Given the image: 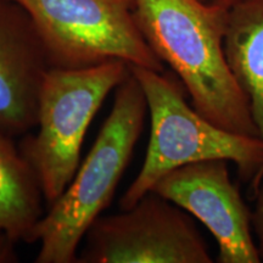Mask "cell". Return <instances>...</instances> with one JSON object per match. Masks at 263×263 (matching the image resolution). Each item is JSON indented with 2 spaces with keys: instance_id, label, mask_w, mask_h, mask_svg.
<instances>
[{
  "instance_id": "obj_3",
  "label": "cell",
  "mask_w": 263,
  "mask_h": 263,
  "mask_svg": "<svg viewBox=\"0 0 263 263\" xmlns=\"http://www.w3.org/2000/svg\"><path fill=\"white\" fill-rule=\"evenodd\" d=\"M147 112L145 94L130 71L116 88L114 106L89 154L34 227L31 244L41 242L35 262L77 263L81 241L112 201Z\"/></svg>"
},
{
  "instance_id": "obj_13",
  "label": "cell",
  "mask_w": 263,
  "mask_h": 263,
  "mask_svg": "<svg viewBox=\"0 0 263 263\" xmlns=\"http://www.w3.org/2000/svg\"><path fill=\"white\" fill-rule=\"evenodd\" d=\"M202 3H205L207 5L212 6H219V8L229 10L232 6L238 4V3L244 2V0H201Z\"/></svg>"
},
{
  "instance_id": "obj_12",
  "label": "cell",
  "mask_w": 263,
  "mask_h": 263,
  "mask_svg": "<svg viewBox=\"0 0 263 263\" xmlns=\"http://www.w3.org/2000/svg\"><path fill=\"white\" fill-rule=\"evenodd\" d=\"M16 244L17 241L14 238L0 229V263H15L18 261Z\"/></svg>"
},
{
  "instance_id": "obj_2",
  "label": "cell",
  "mask_w": 263,
  "mask_h": 263,
  "mask_svg": "<svg viewBox=\"0 0 263 263\" xmlns=\"http://www.w3.org/2000/svg\"><path fill=\"white\" fill-rule=\"evenodd\" d=\"M145 94L150 114L146 156L136 179L120 200L128 210L173 170L209 160L234 162L252 197L263 177V141L216 126L186 101V89L176 74L130 66Z\"/></svg>"
},
{
  "instance_id": "obj_6",
  "label": "cell",
  "mask_w": 263,
  "mask_h": 263,
  "mask_svg": "<svg viewBox=\"0 0 263 263\" xmlns=\"http://www.w3.org/2000/svg\"><path fill=\"white\" fill-rule=\"evenodd\" d=\"M80 263H211L209 245L192 215L155 192L136 205L95 219Z\"/></svg>"
},
{
  "instance_id": "obj_4",
  "label": "cell",
  "mask_w": 263,
  "mask_h": 263,
  "mask_svg": "<svg viewBox=\"0 0 263 263\" xmlns=\"http://www.w3.org/2000/svg\"><path fill=\"white\" fill-rule=\"evenodd\" d=\"M129 73L130 66L122 60L47 71L39 94L38 133L25 134L18 147L49 206L61 196L80 167L82 144L91 120Z\"/></svg>"
},
{
  "instance_id": "obj_8",
  "label": "cell",
  "mask_w": 263,
  "mask_h": 263,
  "mask_svg": "<svg viewBox=\"0 0 263 263\" xmlns=\"http://www.w3.org/2000/svg\"><path fill=\"white\" fill-rule=\"evenodd\" d=\"M49 68L44 44L26 10L0 0V130L17 137L37 126L39 94Z\"/></svg>"
},
{
  "instance_id": "obj_9",
  "label": "cell",
  "mask_w": 263,
  "mask_h": 263,
  "mask_svg": "<svg viewBox=\"0 0 263 263\" xmlns=\"http://www.w3.org/2000/svg\"><path fill=\"white\" fill-rule=\"evenodd\" d=\"M223 45L229 70L248 98L263 141V0H244L228 10Z\"/></svg>"
},
{
  "instance_id": "obj_1",
  "label": "cell",
  "mask_w": 263,
  "mask_h": 263,
  "mask_svg": "<svg viewBox=\"0 0 263 263\" xmlns=\"http://www.w3.org/2000/svg\"><path fill=\"white\" fill-rule=\"evenodd\" d=\"M134 2L141 34L182 82L192 106L223 129L258 138L248 98L226 60L228 10L201 0Z\"/></svg>"
},
{
  "instance_id": "obj_11",
  "label": "cell",
  "mask_w": 263,
  "mask_h": 263,
  "mask_svg": "<svg viewBox=\"0 0 263 263\" xmlns=\"http://www.w3.org/2000/svg\"><path fill=\"white\" fill-rule=\"evenodd\" d=\"M255 209L251 212V224L256 239H257V251L263 262V177L259 183L258 189L254 195Z\"/></svg>"
},
{
  "instance_id": "obj_5",
  "label": "cell",
  "mask_w": 263,
  "mask_h": 263,
  "mask_svg": "<svg viewBox=\"0 0 263 263\" xmlns=\"http://www.w3.org/2000/svg\"><path fill=\"white\" fill-rule=\"evenodd\" d=\"M32 18L50 67L84 68L111 60L163 72L134 17V0H11Z\"/></svg>"
},
{
  "instance_id": "obj_7",
  "label": "cell",
  "mask_w": 263,
  "mask_h": 263,
  "mask_svg": "<svg viewBox=\"0 0 263 263\" xmlns=\"http://www.w3.org/2000/svg\"><path fill=\"white\" fill-rule=\"evenodd\" d=\"M153 192L182 207L215 236L219 263H259L251 211L232 182L228 161L209 160L173 170Z\"/></svg>"
},
{
  "instance_id": "obj_10",
  "label": "cell",
  "mask_w": 263,
  "mask_h": 263,
  "mask_svg": "<svg viewBox=\"0 0 263 263\" xmlns=\"http://www.w3.org/2000/svg\"><path fill=\"white\" fill-rule=\"evenodd\" d=\"M11 136L0 130V229L16 241L31 244L44 216L41 184Z\"/></svg>"
}]
</instances>
